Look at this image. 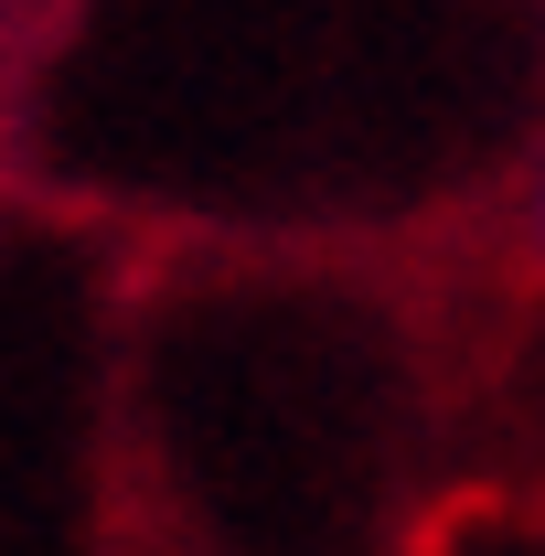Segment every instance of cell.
Returning <instances> with one entry per match:
<instances>
[{
  "label": "cell",
  "mask_w": 545,
  "mask_h": 556,
  "mask_svg": "<svg viewBox=\"0 0 545 556\" xmlns=\"http://www.w3.org/2000/svg\"><path fill=\"white\" fill-rule=\"evenodd\" d=\"M535 268H545V172H535Z\"/></svg>",
  "instance_id": "obj_1"
}]
</instances>
